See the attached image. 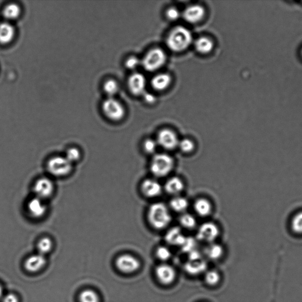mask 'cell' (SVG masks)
I'll list each match as a JSON object with an SVG mask.
<instances>
[{
    "mask_svg": "<svg viewBox=\"0 0 302 302\" xmlns=\"http://www.w3.org/2000/svg\"><path fill=\"white\" fill-rule=\"evenodd\" d=\"M166 16L167 18L170 20L175 21V20L179 19L180 13L176 8L171 7L167 11Z\"/></svg>",
    "mask_w": 302,
    "mask_h": 302,
    "instance_id": "36",
    "label": "cell"
},
{
    "mask_svg": "<svg viewBox=\"0 0 302 302\" xmlns=\"http://www.w3.org/2000/svg\"><path fill=\"white\" fill-rule=\"evenodd\" d=\"M162 191L161 185L154 179H147L142 183V193L148 198H155L160 196Z\"/></svg>",
    "mask_w": 302,
    "mask_h": 302,
    "instance_id": "12",
    "label": "cell"
},
{
    "mask_svg": "<svg viewBox=\"0 0 302 302\" xmlns=\"http://www.w3.org/2000/svg\"><path fill=\"white\" fill-rule=\"evenodd\" d=\"M144 97L145 99V101H147V103L152 104L155 103L156 99L154 95L152 94H148V93H144Z\"/></svg>",
    "mask_w": 302,
    "mask_h": 302,
    "instance_id": "39",
    "label": "cell"
},
{
    "mask_svg": "<svg viewBox=\"0 0 302 302\" xmlns=\"http://www.w3.org/2000/svg\"><path fill=\"white\" fill-rule=\"evenodd\" d=\"M157 144L167 150H173L178 147L179 140L173 130L165 129L159 132Z\"/></svg>",
    "mask_w": 302,
    "mask_h": 302,
    "instance_id": "10",
    "label": "cell"
},
{
    "mask_svg": "<svg viewBox=\"0 0 302 302\" xmlns=\"http://www.w3.org/2000/svg\"><path fill=\"white\" fill-rule=\"evenodd\" d=\"M204 15V8L199 5H191L186 8L183 13V17L185 21L192 24L201 21Z\"/></svg>",
    "mask_w": 302,
    "mask_h": 302,
    "instance_id": "14",
    "label": "cell"
},
{
    "mask_svg": "<svg viewBox=\"0 0 302 302\" xmlns=\"http://www.w3.org/2000/svg\"><path fill=\"white\" fill-rule=\"evenodd\" d=\"M53 248V242L49 237H44L40 240L37 244L38 251L42 255L48 253Z\"/></svg>",
    "mask_w": 302,
    "mask_h": 302,
    "instance_id": "26",
    "label": "cell"
},
{
    "mask_svg": "<svg viewBox=\"0 0 302 302\" xmlns=\"http://www.w3.org/2000/svg\"><path fill=\"white\" fill-rule=\"evenodd\" d=\"M139 64V60L137 57H130L126 61V65L127 68L130 70L137 68Z\"/></svg>",
    "mask_w": 302,
    "mask_h": 302,
    "instance_id": "37",
    "label": "cell"
},
{
    "mask_svg": "<svg viewBox=\"0 0 302 302\" xmlns=\"http://www.w3.org/2000/svg\"><path fill=\"white\" fill-rule=\"evenodd\" d=\"M168 242L173 245H181L185 242V238L178 228H174L168 232L166 236Z\"/></svg>",
    "mask_w": 302,
    "mask_h": 302,
    "instance_id": "23",
    "label": "cell"
},
{
    "mask_svg": "<svg viewBox=\"0 0 302 302\" xmlns=\"http://www.w3.org/2000/svg\"><path fill=\"white\" fill-rule=\"evenodd\" d=\"M27 209L31 216L35 219H39L44 216L47 210L43 200L37 197L30 200L27 205Z\"/></svg>",
    "mask_w": 302,
    "mask_h": 302,
    "instance_id": "15",
    "label": "cell"
},
{
    "mask_svg": "<svg viewBox=\"0 0 302 302\" xmlns=\"http://www.w3.org/2000/svg\"><path fill=\"white\" fill-rule=\"evenodd\" d=\"M130 91L135 95H140L145 93L146 79L143 75L136 73L130 76L128 80Z\"/></svg>",
    "mask_w": 302,
    "mask_h": 302,
    "instance_id": "13",
    "label": "cell"
},
{
    "mask_svg": "<svg viewBox=\"0 0 302 302\" xmlns=\"http://www.w3.org/2000/svg\"><path fill=\"white\" fill-rule=\"evenodd\" d=\"M2 302H19V299L16 295L9 293L2 298Z\"/></svg>",
    "mask_w": 302,
    "mask_h": 302,
    "instance_id": "38",
    "label": "cell"
},
{
    "mask_svg": "<svg viewBox=\"0 0 302 302\" xmlns=\"http://www.w3.org/2000/svg\"><path fill=\"white\" fill-rule=\"evenodd\" d=\"M104 91L110 98H112L118 91L119 87L117 82L114 80H108L103 85Z\"/></svg>",
    "mask_w": 302,
    "mask_h": 302,
    "instance_id": "29",
    "label": "cell"
},
{
    "mask_svg": "<svg viewBox=\"0 0 302 302\" xmlns=\"http://www.w3.org/2000/svg\"><path fill=\"white\" fill-rule=\"evenodd\" d=\"M196 50L200 53L207 54L213 50V42L207 37H201L195 43Z\"/></svg>",
    "mask_w": 302,
    "mask_h": 302,
    "instance_id": "22",
    "label": "cell"
},
{
    "mask_svg": "<svg viewBox=\"0 0 302 302\" xmlns=\"http://www.w3.org/2000/svg\"><path fill=\"white\" fill-rule=\"evenodd\" d=\"M48 170L52 176H64L71 173L72 164L63 156H55L49 161Z\"/></svg>",
    "mask_w": 302,
    "mask_h": 302,
    "instance_id": "5",
    "label": "cell"
},
{
    "mask_svg": "<svg viewBox=\"0 0 302 302\" xmlns=\"http://www.w3.org/2000/svg\"><path fill=\"white\" fill-rule=\"evenodd\" d=\"M34 191L36 197L43 200L49 198L53 194L54 186L50 179L43 177L35 183Z\"/></svg>",
    "mask_w": 302,
    "mask_h": 302,
    "instance_id": "8",
    "label": "cell"
},
{
    "mask_svg": "<svg viewBox=\"0 0 302 302\" xmlns=\"http://www.w3.org/2000/svg\"><path fill=\"white\" fill-rule=\"evenodd\" d=\"M180 225L187 229H193L197 225V221L192 215L187 213L182 214L179 219Z\"/></svg>",
    "mask_w": 302,
    "mask_h": 302,
    "instance_id": "25",
    "label": "cell"
},
{
    "mask_svg": "<svg viewBox=\"0 0 302 302\" xmlns=\"http://www.w3.org/2000/svg\"><path fill=\"white\" fill-rule=\"evenodd\" d=\"M184 184L178 177H172L165 183V190L170 195H178L184 190Z\"/></svg>",
    "mask_w": 302,
    "mask_h": 302,
    "instance_id": "17",
    "label": "cell"
},
{
    "mask_svg": "<svg viewBox=\"0 0 302 302\" xmlns=\"http://www.w3.org/2000/svg\"><path fill=\"white\" fill-rule=\"evenodd\" d=\"M15 30L12 25L7 23L0 24V43L7 44L13 40Z\"/></svg>",
    "mask_w": 302,
    "mask_h": 302,
    "instance_id": "18",
    "label": "cell"
},
{
    "mask_svg": "<svg viewBox=\"0 0 302 302\" xmlns=\"http://www.w3.org/2000/svg\"><path fill=\"white\" fill-rule=\"evenodd\" d=\"M166 59L163 50L161 49H153L144 57L142 62V66L148 72H154L164 65Z\"/></svg>",
    "mask_w": 302,
    "mask_h": 302,
    "instance_id": "4",
    "label": "cell"
},
{
    "mask_svg": "<svg viewBox=\"0 0 302 302\" xmlns=\"http://www.w3.org/2000/svg\"><path fill=\"white\" fill-rule=\"evenodd\" d=\"M193 41V36L190 30L179 26L171 32L167 40V45L170 50L180 52L185 50Z\"/></svg>",
    "mask_w": 302,
    "mask_h": 302,
    "instance_id": "2",
    "label": "cell"
},
{
    "mask_svg": "<svg viewBox=\"0 0 302 302\" xmlns=\"http://www.w3.org/2000/svg\"><path fill=\"white\" fill-rule=\"evenodd\" d=\"M80 155V151L77 148H72L67 151L65 158L72 164L79 160Z\"/></svg>",
    "mask_w": 302,
    "mask_h": 302,
    "instance_id": "33",
    "label": "cell"
},
{
    "mask_svg": "<svg viewBox=\"0 0 302 302\" xmlns=\"http://www.w3.org/2000/svg\"><path fill=\"white\" fill-rule=\"evenodd\" d=\"M207 256L211 259L216 260L222 256L223 254V249L222 246L217 244H212L206 251Z\"/></svg>",
    "mask_w": 302,
    "mask_h": 302,
    "instance_id": "27",
    "label": "cell"
},
{
    "mask_svg": "<svg viewBox=\"0 0 302 302\" xmlns=\"http://www.w3.org/2000/svg\"><path fill=\"white\" fill-rule=\"evenodd\" d=\"M219 233V228L214 223L206 222L200 226L197 232V237L202 242L211 243L217 239Z\"/></svg>",
    "mask_w": 302,
    "mask_h": 302,
    "instance_id": "9",
    "label": "cell"
},
{
    "mask_svg": "<svg viewBox=\"0 0 302 302\" xmlns=\"http://www.w3.org/2000/svg\"><path fill=\"white\" fill-rule=\"evenodd\" d=\"M205 280L208 285L214 286L219 283L220 276L216 271H212L207 273L205 275Z\"/></svg>",
    "mask_w": 302,
    "mask_h": 302,
    "instance_id": "32",
    "label": "cell"
},
{
    "mask_svg": "<svg viewBox=\"0 0 302 302\" xmlns=\"http://www.w3.org/2000/svg\"><path fill=\"white\" fill-rule=\"evenodd\" d=\"M80 302H100L97 293L92 290H85L79 296Z\"/></svg>",
    "mask_w": 302,
    "mask_h": 302,
    "instance_id": "28",
    "label": "cell"
},
{
    "mask_svg": "<svg viewBox=\"0 0 302 302\" xmlns=\"http://www.w3.org/2000/svg\"><path fill=\"white\" fill-rule=\"evenodd\" d=\"M174 166V159L167 153H158L151 162L150 170L153 175L162 178L170 174Z\"/></svg>",
    "mask_w": 302,
    "mask_h": 302,
    "instance_id": "3",
    "label": "cell"
},
{
    "mask_svg": "<svg viewBox=\"0 0 302 302\" xmlns=\"http://www.w3.org/2000/svg\"><path fill=\"white\" fill-rule=\"evenodd\" d=\"M116 266L125 274H132L137 271L141 267V263L137 258L130 254H123L118 257L116 261Z\"/></svg>",
    "mask_w": 302,
    "mask_h": 302,
    "instance_id": "7",
    "label": "cell"
},
{
    "mask_svg": "<svg viewBox=\"0 0 302 302\" xmlns=\"http://www.w3.org/2000/svg\"><path fill=\"white\" fill-rule=\"evenodd\" d=\"M102 110L106 117L113 121H120L125 115L123 106L113 98L107 99L103 101Z\"/></svg>",
    "mask_w": 302,
    "mask_h": 302,
    "instance_id": "6",
    "label": "cell"
},
{
    "mask_svg": "<svg viewBox=\"0 0 302 302\" xmlns=\"http://www.w3.org/2000/svg\"><path fill=\"white\" fill-rule=\"evenodd\" d=\"M157 142L152 139H147L145 141L143 147L145 152L148 154H152L155 153L157 148Z\"/></svg>",
    "mask_w": 302,
    "mask_h": 302,
    "instance_id": "34",
    "label": "cell"
},
{
    "mask_svg": "<svg viewBox=\"0 0 302 302\" xmlns=\"http://www.w3.org/2000/svg\"><path fill=\"white\" fill-rule=\"evenodd\" d=\"M46 260L44 255L37 254L29 257L25 262V268L30 272L39 271L45 266Z\"/></svg>",
    "mask_w": 302,
    "mask_h": 302,
    "instance_id": "16",
    "label": "cell"
},
{
    "mask_svg": "<svg viewBox=\"0 0 302 302\" xmlns=\"http://www.w3.org/2000/svg\"><path fill=\"white\" fill-rule=\"evenodd\" d=\"M155 274L158 280L165 285L172 283L176 277L175 270L166 264L158 266L155 270Z\"/></svg>",
    "mask_w": 302,
    "mask_h": 302,
    "instance_id": "11",
    "label": "cell"
},
{
    "mask_svg": "<svg viewBox=\"0 0 302 302\" xmlns=\"http://www.w3.org/2000/svg\"><path fill=\"white\" fill-rule=\"evenodd\" d=\"M148 220L156 230L165 228L172 220L169 209L163 202H156L150 206L148 211Z\"/></svg>",
    "mask_w": 302,
    "mask_h": 302,
    "instance_id": "1",
    "label": "cell"
},
{
    "mask_svg": "<svg viewBox=\"0 0 302 302\" xmlns=\"http://www.w3.org/2000/svg\"><path fill=\"white\" fill-rule=\"evenodd\" d=\"M292 228L295 233L302 234V211L299 212L293 217L292 221Z\"/></svg>",
    "mask_w": 302,
    "mask_h": 302,
    "instance_id": "31",
    "label": "cell"
},
{
    "mask_svg": "<svg viewBox=\"0 0 302 302\" xmlns=\"http://www.w3.org/2000/svg\"><path fill=\"white\" fill-rule=\"evenodd\" d=\"M178 147L182 152L188 153L193 152L195 148V145L190 139H184L179 141Z\"/></svg>",
    "mask_w": 302,
    "mask_h": 302,
    "instance_id": "30",
    "label": "cell"
},
{
    "mask_svg": "<svg viewBox=\"0 0 302 302\" xmlns=\"http://www.w3.org/2000/svg\"><path fill=\"white\" fill-rule=\"evenodd\" d=\"M170 205L174 211L184 213L188 209L189 203L188 200L184 197L176 196L171 200Z\"/></svg>",
    "mask_w": 302,
    "mask_h": 302,
    "instance_id": "21",
    "label": "cell"
},
{
    "mask_svg": "<svg viewBox=\"0 0 302 302\" xmlns=\"http://www.w3.org/2000/svg\"><path fill=\"white\" fill-rule=\"evenodd\" d=\"M156 253L159 259L164 261L169 259L171 256V252L166 247H159Z\"/></svg>",
    "mask_w": 302,
    "mask_h": 302,
    "instance_id": "35",
    "label": "cell"
},
{
    "mask_svg": "<svg viewBox=\"0 0 302 302\" xmlns=\"http://www.w3.org/2000/svg\"><path fill=\"white\" fill-rule=\"evenodd\" d=\"M171 82V77L168 74H159L153 78L151 84L156 91H163L168 88Z\"/></svg>",
    "mask_w": 302,
    "mask_h": 302,
    "instance_id": "20",
    "label": "cell"
},
{
    "mask_svg": "<svg viewBox=\"0 0 302 302\" xmlns=\"http://www.w3.org/2000/svg\"><path fill=\"white\" fill-rule=\"evenodd\" d=\"M194 210L200 216L205 217L211 213L212 206L210 201L205 199L196 200L194 205Z\"/></svg>",
    "mask_w": 302,
    "mask_h": 302,
    "instance_id": "19",
    "label": "cell"
},
{
    "mask_svg": "<svg viewBox=\"0 0 302 302\" xmlns=\"http://www.w3.org/2000/svg\"><path fill=\"white\" fill-rule=\"evenodd\" d=\"M21 10L18 5L15 3L8 4L3 10V15L5 18L9 20H14L20 16Z\"/></svg>",
    "mask_w": 302,
    "mask_h": 302,
    "instance_id": "24",
    "label": "cell"
},
{
    "mask_svg": "<svg viewBox=\"0 0 302 302\" xmlns=\"http://www.w3.org/2000/svg\"><path fill=\"white\" fill-rule=\"evenodd\" d=\"M2 294H3V289L1 285H0V299L2 298Z\"/></svg>",
    "mask_w": 302,
    "mask_h": 302,
    "instance_id": "40",
    "label": "cell"
},
{
    "mask_svg": "<svg viewBox=\"0 0 302 302\" xmlns=\"http://www.w3.org/2000/svg\"></svg>",
    "mask_w": 302,
    "mask_h": 302,
    "instance_id": "41",
    "label": "cell"
}]
</instances>
